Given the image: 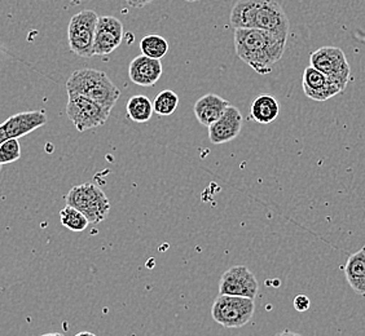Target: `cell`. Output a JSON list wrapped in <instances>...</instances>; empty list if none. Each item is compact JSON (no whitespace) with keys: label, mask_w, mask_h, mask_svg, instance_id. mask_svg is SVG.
I'll list each match as a JSON object with an SVG mask.
<instances>
[{"label":"cell","mask_w":365,"mask_h":336,"mask_svg":"<svg viewBox=\"0 0 365 336\" xmlns=\"http://www.w3.org/2000/svg\"><path fill=\"white\" fill-rule=\"evenodd\" d=\"M235 51L255 73L267 75L284 55L288 38L259 28H235Z\"/></svg>","instance_id":"6da1fadb"},{"label":"cell","mask_w":365,"mask_h":336,"mask_svg":"<svg viewBox=\"0 0 365 336\" xmlns=\"http://www.w3.org/2000/svg\"><path fill=\"white\" fill-rule=\"evenodd\" d=\"M230 21L235 28H259L288 38V16L277 0H237Z\"/></svg>","instance_id":"7a4b0ae2"},{"label":"cell","mask_w":365,"mask_h":336,"mask_svg":"<svg viewBox=\"0 0 365 336\" xmlns=\"http://www.w3.org/2000/svg\"><path fill=\"white\" fill-rule=\"evenodd\" d=\"M66 91L91 98L109 110H112L120 98V88L113 83L106 73L90 68L73 71L66 82Z\"/></svg>","instance_id":"3957f363"},{"label":"cell","mask_w":365,"mask_h":336,"mask_svg":"<svg viewBox=\"0 0 365 336\" xmlns=\"http://www.w3.org/2000/svg\"><path fill=\"white\" fill-rule=\"evenodd\" d=\"M65 202L82 212L92 224L104 221L110 211V202L106 193L91 182L73 187L65 196Z\"/></svg>","instance_id":"277c9868"},{"label":"cell","mask_w":365,"mask_h":336,"mask_svg":"<svg viewBox=\"0 0 365 336\" xmlns=\"http://www.w3.org/2000/svg\"><path fill=\"white\" fill-rule=\"evenodd\" d=\"M255 312L254 299L219 295L211 308V317L215 322L227 329H239L250 322Z\"/></svg>","instance_id":"5b68a950"},{"label":"cell","mask_w":365,"mask_h":336,"mask_svg":"<svg viewBox=\"0 0 365 336\" xmlns=\"http://www.w3.org/2000/svg\"><path fill=\"white\" fill-rule=\"evenodd\" d=\"M112 110L106 109L91 98L68 93L66 115L79 132L106 125Z\"/></svg>","instance_id":"8992f818"},{"label":"cell","mask_w":365,"mask_h":336,"mask_svg":"<svg viewBox=\"0 0 365 336\" xmlns=\"http://www.w3.org/2000/svg\"><path fill=\"white\" fill-rule=\"evenodd\" d=\"M311 66L322 71L333 83L344 91L351 79V68L344 51L338 47H322L311 53Z\"/></svg>","instance_id":"52a82bcc"},{"label":"cell","mask_w":365,"mask_h":336,"mask_svg":"<svg viewBox=\"0 0 365 336\" xmlns=\"http://www.w3.org/2000/svg\"><path fill=\"white\" fill-rule=\"evenodd\" d=\"M98 20V14L91 9H83L71 17L68 26V41L74 55L85 58L93 56V41Z\"/></svg>","instance_id":"ba28073f"},{"label":"cell","mask_w":365,"mask_h":336,"mask_svg":"<svg viewBox=\"0 0 365 336\" xmlns=\"http://www.w3.org/2000/svg\"><path fill=\"white\" fill-rule=\"evenodd\" d=\"M259 285L253 272L245 266H235L225 271L219 280V295L255 299Z\"/></svg>","instance_id":"9c48e42d"},{"label":"cell","mask_w":365,"mask_h":336,"mask_svg":"<svg viewBox=\"0 0 365 336\" xmlns=\"http://www.w3.org/2000/svg\"><path fill=\"white\" fill-rule=\"evenodd\" d=\"M123 41V25L114 16L98 17L95 41H93V56H108L118 48Z\"/></svg>","instance_id":"30bf717a"},{"label":"cell","mask_w":365,"mask_h":336,"mask_svg":"<svg viewBox=\"0 0 365 336\" xmlns=\"http://www.w3.org/2000/svg\"><path fill=\"white\" fill-rule=\"evenodd\" d=\"M242 114L236 106L230 105L209 128V139L214 145H222L235 140L242 128Z\"/></svg>","instance_id":"8fae6325"},{"label":"cell","mask_w":365,"mask_h":336,"mask_svg":"<svg viewBox=\"0 0 365 336\" xmlns=\"http://www.w3.org/2000/svg\"><path fill=\"white\" fill-rule=\"evenodd\" d=\"M303 92L307 98L323 103L334 98L338 93H342V90L337 84L333 83L329 78L323 74L322 71L317 70L312 66L304 69L302 78Z\"/></svg>","instance_id":"7c38bea8"},{"label":"cell","mask_w":365,"mask_h":336,"mask_svg":"<svg viewBox=\"0 0 365 336\" xmlns=\"http://www.w3.org/2000/svg\"><path fill=\"white\" fill-rule=\"evenodd\" d=\"M47 123L44 112H25L9 117L1 127L8 139H20Z\"/></svg>","instance_id":"4fadbf2b"},{"label":"cell","mask_w":365,"mask_h":336,"mask_svg":"<svg viewBox=\"0 0 365 336\" xmlns=\"http://www.w3.org/2000/svg\"><path fill=\"white\" fill-rule=\"evenodd\" d=\"M161 60H155L150 57H135L128 66V77L131 82L141 87H153L162 77Z\"/></svg>","instance_id":"5bb4252c"},{"label":"cell","mask_w":365,"mask_h":336,"mask_svg":"<svg viewBox=\"0 0 365 336\" xmlns=\"http://www.w3.org/2000/svg\"><path fill=\"white\" fill-rule=\"evenodd\" d=\"M230 106V103L215 93H207L198 98L193 106V112L197 120L205 127H210L214 122L220 118V115Z\"/></svg>","instance_id":"9a60e30c"},{"label":"cell","mask_w":365,"mask_h":336,"mask_svg":"<svg viewBox=\"0 0 365 336\" xmlns=\"http://www.w3.org/2000/svg\"><path fill=\"white\" fill-rule=\"evenodd\" d=\"M344 275L352 290L365 296V253L363 250L352 253L344 266Z\"/></svg>","instance_id":"2e32d148"},{"label":"cell","mask_w":365,"mask_h":336,"mask_svg":"<svg viewBox=\"0 0 365 336\" xmlns=\"http://www.w3.org/2000/svg\"><path fill=\"white\" fill-rule=\"evenodd\" d=\"M250 114L257 123L269 125L277 120L280 114V104L271 95H262L255 98L250 107Z\"/></svg>","instance_id":"e0dca14e"},{"label":"cell","mask_w":365,"mask_h":336,"mask_svg":"<svg viewBox=\"0 0 365 336\" xmlns=\"http://www.w3.org/2000/svg\"><path fill=\"white\" fill-rule=\"evenodd\" d=\"M127 117L135 123H147L153 115V103L143 95L133 96L127 101Z\"/></svg>","instance_id":"ac0fdd59"},{"label":"cell","mask_w":365,"mask_h":336,"mask_svg":"<svg viewBox=\"0 0 365 336\" xmlns=\"http://www.w3.org/2000/svg\"><path fill=\"white\" fill-rule=\"evenodd\" d=\"M141 55L161 60L168 55L169 52V43L161 36L152 34V36H144L140 42Z\"/></svg>","instance_id":"d6986e66"},{"label":"cell","mask_w":365,"mask_h":336,"mask_svg":"<svg viewBox=\"0 0 365 336\" xmlns=\"http://www.w3.org/2000/svg\"><path fill=\"white\" fill-rule=\"evenodd\" d=\"M179 105V96L171 90H165L157 95L153 101V112L161 117H169Z\"/></svg>","instance_id":"ffe728a7"},{"label":"cell","mask_w":365,"mask_h":336,"mask_svg":"<svg viewBox=\"0 0 365 336\" xmlns=\"http://www.w3.org/2000/svg\"><path fill=\"white\" fill-rule=\"evenodd\" d=\"M60 221L65 228L71 231H83L90 224V221L82 212L68 204L60 211Z\"/></svg>","instance_id":"44dd1931"},{"label":"cell","mask_w":365,"mask_h":336,"mask_svg":"<svg viewBox=\"0 0 365 336\" xmlns=\"http://www.w3.org/2000/svg\"><path fill=\"white\" fill-rule=\"evenodd\" d=\"M21 158V147L19 139H7L0 145V166L19 161Z\"/></svg>","instance_id":"7402d4cb"},{"label":"cell","mask_w":365,"mask_h":336,"mask_svg":"<svg viewBox=\"0 0 365 336\" xmlns=\"http://www.w3.org/2000/svg\"><path fill=\"white\" fill-rule=\"evenodd\" d=\"M309 305H311V301H309V296H306V295H298V296H295V310H298V312H306V310H309Z\"/></svg>","instance_id":"603a6c76"},{"label":"cell","mask_w":365,"mask_h":336,"mask_svg":"<svg viewBox=\"0 0 365 336\" xmlns=\"http://www.w3.org/2000/svg\"><path fill=\"white\" fill-rule=\"evenodd\" d=\"M127 6L131 8H143L148 6L149 3H152L153 0H125Z\"/></svg>","instance_id":"cb8c5ba5"},{"label":"cell","mask_w":365,"mask_h":336,"mask_svg":"<svg viewBox=\"0 0 365 336\" xmlns=\"http://www.w3.org/2000/svg\"><path fill=\"white\" fill-rule=\"evenodd\" d=\"M7 135L4 132V130H3V127L0 125V145L4 142V141L7 140ZM0 171H1V166H0Z\"/></svg>","instance_id":"d4e9b609"},{"label":"cell","mask_w":365,"mask_h":336,"mask_svg":"<svg viewBox=\"0 0 365 336\" xmlns=\"http://www.w3.org/2000/svg\"><path fill=\"white\" fill-rule=\"evenodd\" d=\"M274 336H302L299 335V334H297V332H293V331H289V330H285V331H282L280 334H277V335Z\"/></svg>","instance_id":"484cf974"},{"label":"cell","mask_w":365,"mask_h":336,"mask_svg":"<svg viewBox=\"0 0 365 336\" xmlns=\"http://www.w3.org/2000/svg\"><path fill=\"white\" fill-rule=\"evenodd\" d=\"M76 336H98L95 335L93 332H90V331H82V332H79V334H77Z\"/></svg>","instance_id":"4316f807"},{"label":"cell","mask_w":365,"mask_h":336,"mask_svg":"<svg viewBox=\"0 0 365 336\" xmlns=\"http://www.w3.org/2000/svg\"><path fill=\"white\" fill-rule=\"evenodd\" d=\"M71 6H79L81 4V0H69Z\"/></svg>","instance_id":"83f0119b"},{"label":"cell","mask_w":365,"mask_h":336,"mask_svg":"<svg viewBox=\"0 0 365 336\" xmlns=\"http://www.w3.org/2000/svg\"><path fill=\"white\" fill-rule=\"evenodd\" d=\"M42 336H63V334H56V332H55V334H44V335H42Z\"/></svg>","instance_id":"f1b7e54d"},{"label":"cell","mask_w":365,"mask_h":336,"mask_svg":"<svg viewBox=\"0 0 365 336\" xmlns=\"http://www.w3.org/2000/svg\"><path fill=\"white\" fill-rule=\"evenodd\" d=\"M185 1H190V3H193V1H198V0H185Z\"/></svg>","instance_id":"f546056e"},{"label":"cell","mask_w":365,"mask_h":336,"mask_svg":"<svg viewBox=\"0 0 365 336\" xmlns=\"http://www.w3.org/2000/svg\"><path fill=\"white\" fill-rule=\"evenodd\" d=\"M361 250H363V251H364V253H365V245H364V247H363V248H361Z\"/></svg>","instance_id":"4dcf8cb0"}]
</instances>
